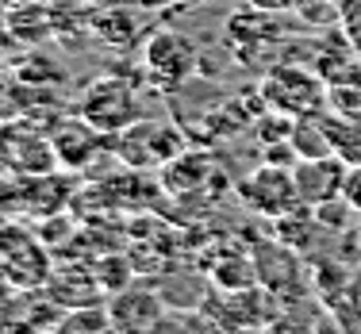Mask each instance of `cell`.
I'll list each match as a JSON object with an SVG mask.
<instances>
[{"label": "cell", "instance_id": "1", "mask_svg": "<svg viewBox=\"0 0 361 334\" xmlns=\"http://www.w3.org/2000/svg\"><path fill=\"white\" fill-rule=\"evenodd\" d=\"M81 111H85V123H92L97 131H127L142 119L139 97L123 81H97L85 92Z\"/></svg>", "mask_w": 361, "mask_h": 334}, {"label": "cell", "instance_id": "2", "mask_svg": "<svg viewBox=\"0 0 361 334\" xmlns=\"http://www.w3.org/2000/svg\"><path fill=\"white\" fill-rule=\"evenodd\" d=\"M243 200L257 208L262 216H273V219H285L292 216L296 208H304L300 204V192H296V177L285 173V169H254L250 177L243 181Z\"/></svg>", "mask_w": 361, "mask_h": 334}, {"label": "cell", "instance_id": "12", "mask_svg": "<svg viewBox=\"0 0 361 334\" xmlns=\"http://www.w3.org/2000/svg\"><path fill=\"white\" fill-rule=\"evenodd\" d=\"M254 12H269V16H281V12H292L296 0H246Z\"/></svg>", "mask_w": 361, "mask_h": 334}, {"label": "cell", "instance_id": "7", "mask_svg": "<svg viewBox=\"0 0 361 334\" xmlns=\"http://www.w3.org/2000/svg\"><path fill=\"white\" fill-rule=\"evenodd\" d=\"M292 150H296V161L334 154L331 127H326L323 119H315V116H300L296 123H292Z\"/></svg>", "mask_w": 361, "mask_h": 334}, {"label": "cell", "instance_id": "4", "mask_svg": "<svg viewBox=\"0 0 361 334\" xmlns=\"http://www.w3.org/2000/svg\"><path fill=\"white\" fill-rule=\"evenodd\" d=\"M262 92H265V100H269L273 108H281V111H292V116H312L315 108H319V100H323V85H319V77H312V73H304V70H277L273 77H265V85H262Z\"/></svg>", "mask_w": 361, "mask_h": 334}, {"label": "cell", "instance_id": "9", "mask_svg": "<svg viewBox=\"0 0 361 334\" xmlns=\"http://www.w3.org/2000/svg\"><path fill=\"white\" fill-rule=\"evenodd\" d=\"M292 12L300 16V20H307V23H334V20H342V0H296V8Z\"/></svg>", "mask_w": 361, "mask_h": 334}, {"label": "cell", "instance_id": "14", "mask_svg": "<svg viewBox=\"0 0 361 334\" xmlns=\"http://www.w3.org/2000/svg\"><path fill=\"white\" fill-rule=\"evenodd\" d=\"M81 4H85V8H116L119 0H81Z\"/></svg>", "mask_w": 361, "mask_h": 334}, {"label": "cell", "instance_id": "15", "mask_svg": "<svg viewBox=\"0 0 361 334\" xmlns=\"http://www.w3.org/2000/svg\"><path fill=\"white\" fill-rule=\"evenodd\" d=\"M169 4H185V0H169Z\"/></svg>", "mask_w": 361, "mask_h": 334}, {"label": "cell", "instance_id": "11", "mask_svg": "<svg viewBox=\"0 0 361 334\" xmlns=\"http://www.w3.org/2000/svg\"><path fill=\"white\" fill-rule=\"evenodd\" d=\"M342 204L361 211V166H346V185H342Z\"/></svg>", "mask_w": 361, "mask_h": 334}, {"label": "cell", "instance_id": "8", "mask_svg": "<svg viewBox=\"0 0 361 334\" xmlns=\"http://www.w3.org/2000/svg\"><path fill=\"white\" fill-rule=\"evenodd\" d=\"M150 334H216V330L208 327V319H204L200 311H177V307H166V315L154 323Z\"/></svg>", "mask_w": 361, "mask_h": 334}, {"label": "cell", "instance_id": "10", "mask_svg": "<svg viewBox=\"0 0 361 334\" xmlns=\"http://www.w3.org/2000/svg\"><path fill=\"white\" fill-rule=\"evenodd\" d=\"M342 31H346L350 47L361 54V0H342Z\"/></svg>", "mask_w": 361, "mask_h": 334}, {"label": "cell", "instance_id": "6", "mask_svg": "<svg viewBox=\"0 0 361 334\" xmlns=\"http://www.w3.org/2000/svg\"><path fill=\"white\" fill-rule=\"evenodd\" d=\"M146 66L166 81H180L192 73V50L180 35H154L146 47Z\"/></svg>", "mask_w": 361, "mask_h": 334}, {"label": "cell", "instance_id": "13", "mask_svg": "<svg viewBox=\"0 0 361 334\" xmlns=\"http://www.w3.org/2000/svg\"><path fill=\"white\" fill-rule=\"evenodd\" d=\"M269 334H307V330H300L296 323H277V327H273Z\"/></svg>", "mask_w": 361, "mask_h": 334}, {"label": "cell", "instance_id": "3", "mask_svg": "<svg viewBox=\"0 0 361 334\" xmlns=\"http://www.w3.org/2000/svg\"><path fill=\"white\" fill-rule=\"evenodd\" d=\"M296 192L304 208H326V204L342 200V185H346V161L338 154H326V158H304L296 169Z\"/></svg>", "mask_w": 361, "mask_h": 334}, {"label": "cell", "instance_id": "5", "mask_svg": "<svg viewBox=\"0 0 361 334\" xmlns=\"http://www.w3.org/2000/svg\"><path fill=\"white\" fill-rule=\"evenodd\" d=\"M111 315H116V323L123 330L131 334H150L154 323L166 315V304H161L158 292H146V288H131V292H123L111 304Z\"/></svg>", "mask_w": 361, "mask_h": 334}]
</instances>
